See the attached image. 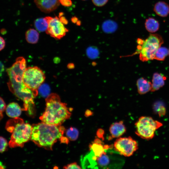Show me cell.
Instances as JSON below:
<instances>
[{
  "instance_id": "obj_1",
  "label": "cell",
  "mask_w": 169,
  "mask_h": 169,
  "mask_svg": "<svg viewBox=\"0 0 169 169\" xmlns=\"http://www.w3.org/2000/svg\"><path fill=\"white\" fill-rule=\"evenodd\" d=\"M26 61L22 57L18 58L12 66L7 69L9 78L8 83L9 90L23 102V110L28 111L30 115L34 114V99L38 93L27 87L23 79V73L26 68Z\"/></svg>"
},
{
  "instance_id": "obj_2",
  "label": "cell",
  "mask_w": 169,
  "mask_h": 169,
  "mask_svg": "<svg viewBox=\"0 0 169 169\" xmlns=\"http://www.w3.org/2000/svg\"><path fill=\"white\" fill-rule=\"evenodd\" d=\"M31 139L39 147L52 150L54 144L63 136L65 129L61 125L48 124L42 122L32 125Z\"/></svg>"
},
{
  "instance_id": "obj_3",
  "label": "cell",
  "mask_w": 169,
  "mask_h": 169,
  "mask_svg": "<svg viewBox=\"0 0 169 169\" xmlns=\"http://www.w3.org/2000/svg\"><path fill=\"white\" fill-rule=\"evenodd\" d=\"M46 108L40 117L42 122L51 125H61L70 117L71 113L67 104L61 101L57 94H50L46 99Z\"/></svg>"
},
{
  "instance_id": "obj_4",
  "label": "cell",
  "mask_w": 169,
  "mask_h": 169,
  "mask_svg": "<svg viewBox=\"0 0 169 169\" xmlns=\"http://www.w3.org/2000/svg\"><path fill=\"white\" fill-rule=\"evenodd\" d=\"M6 127L8 131L12 133L8 143L10 147H23L31 139L32 126L24 123L22 119L18 117L9 120Z\"/></svg>"
},
{
  "instance_id": "obj_5",
  "label": "cell",
  "mask_w": 169,
  "mask_h": 169,
  "mask_svg": "<svg viewBox=\"0 0 169 169\" xmlns=\"http://www.w3.org/2000/svg\"><path fill=\"white\" fill-rule=\"evenodd\" d=\"M136 54H139L140 59L146 61L154 59L157 49L163 43L161 37L156 34H151L145 40L138 38Z\"/></svg>"
},
{
  "instance_id": "obj_6",
  "label": "cell",
  "mask_w": 169,
  "mask_h": 169,
  "mask_svg": "<svg viewBox=\"0 0 169 169\" xmlns=\"http://www.w3.org/2000/svg\"><path fill=\"white\" fill-rule=\"evenodd\" d=\"M162 124L149 116H142L135 123L136 134L141 138L149 140L154 136L155 131Z\"/></svg>"
},
{
  "instance_id": "obj_7",
  "label": "cell",
  "mask_w": 169,
  "mask_h": 169,
  "mask_svg": "<svg viewBox=\"0 0 169 169\" xmlns=\"http://www.w3.org/2000/svg\"><path fill=\"white\" fill-rule=\"evenodd\" d=\"M45 76L43 71L37 66L26 68L23 75L25 85L33 91L38 93V89L44 81Z\"/></svg>"
},
{
  "instance_id": "obj_8",
  "label": "cell",
  "mask_w": 169,
  "mask_h": 169,
  "mask_svg": "<svg viewBox=\"0 0 169 169\" xmlns=\"http://www.w3.org/2000/svg\"><path fill=\"white\" fill-rule=\"evenodd\" d=\"M114 149L120 155L125 156H130L138 149V144L132 137H120L115 141Z\"/></svg>"
},
{
  "instance_id": "obj_9",
  "label": "cell",
  "mask_w": 169,
  "mask_h": 169,
  "mask_svg": "<svg viewBox=\"0 0 169 169\" xmlns=\"http://www.w3.org/2000/svg\"><path fill=\"white\" fill-rule=\"evenodd\" d=\"M48 24L46 33L57 39H59L64 36L69 30L60 21L57 16L53 18L50 16L45 17Z\"/></svg>"
},
{
  "instance_id": "obj_10",
  "label": "cell",
  "mask_w": 169,
  "mask_h": 169,
  "mask_svg": "<svg viewBox=\"0 0 169 169\" xmlns=\"http://www.w3.org/2000/svg\"><path fill=\"white\" fill-rule=\"evenodd\" d=\"M34 2L41 11L47 13L55 10L60 4L59 0H34Z\"/></svg>"
},
{
  "instance_id": "obj_11",
  "label": "cell",
  "mask_w": 169,
  "mask_h": 169,
  "mask_svg": "<svg viewBox=\"0 0 169 169\" xmlns=\"http://www.w3.org/2000/svg\"><path fill=\"white\" fill-rule=\"evenodd\" d=\"M126 131V129L123 121L115 122L112 124L109 128L111 136L110 139L118 138L124 134Z\"/></svg>"
},
{
  "instance_id": "obj_12",
  "label": "cell",
  "mask_w": 169,
  "mask_h": 169,
  "mask_svg": "<svg viewBox=\"0 0 169 169\" xmlns=\"http://www.w3.org/2000/svg\"><path fill=\"white\" fill-rule=\"evenodd\" d=\"M89 148L91 150L90 153L95 156H99L105 151L104 145L100 138H96L93 142L90 145Z\"/></svg>"
},
{
  "instance_id": "obj_13",
  "label": "cell",
  "mask_w": 169,
  "mask_h": 169,
  "mask_svg": "<svg viewBox=\"0 0 169 169\" xmlns=\"http://www.w3.org/2000/svg\"><path fill=\"white\" fill-rule=\"evenodd\" d=\"M136 85L138 93L142 95L151 90L152 83L146 79L141 77L137 80Z\"/></svg>"
},
{
  "instance_id": "obj_14",
  "label": "cell",
  "mask_w": 169,
  "mask_h": 169,
  "mask_svg": "<svg viewBox=\"0 0 169 169\" xmlns=\"http://www.w3.org/2000/svg\"><path fill=\"white\" fill-rule=\"evenodd\" d=\"M6 109L7 115L9 117L13 118L19 116L23 110L18 103L13 102L9 103Z\"/></svg>"
},
{
  "instance_id": "obj_15",
  "label": "cell",
  "mask_w": 169,
  "mask_h": 169,
  "mask_svg": "<svg viewBox=\"0 0 169 169\" xmlns=\"http://www.w3.org/2000/svg\"><path fill=\"white\" fill-rule=\"evenodd\" d=\"M166 78L161 74L157 73L154 74L152 79L151 91H155L159 90L164 84Z\"/></svg>"
},
{
  "instance_id": "obj_16",
  "label": "cell",
  "mask_w": 169,
  "mask_h": 169,
  "mask_svg": "<svg viewBox=\"0 0 169 169\" xmlns=\"http://www.w3.org/2000/svg\"><path fill=\"white\" fill-rule=\"evenodd\" d=\"M154 10L158 16L161 17H166L169 14V6L164 2L159 1L155 5Z\"/></svg>"
},
{
  "instance_id": "obj_17",
  "label": "cell",
  "mask_w": 169,
  "mask_h": 169,
  "mask_svg": "<svg viewBox=\"0 0 169 169\" xmlns=\"http://www.w3.org/2000/svg\"><path fill=\"white\" fill-rule=\"evenodd\" d=\"M39 38L38 33L35 29L30 28L25 33L27 41L29 43L35 44L37 43Z\"/></svg>"
},
{
  "instance_id": "obj_18",
  "label": "cell",
  "mask_w": 169,
  "mask_h": 169,
  "mask_svg": "<svg viewBox=\"0 0 169 169\" xmlns=\"http://www.w3.org/2000/svg\"><path fill=\"white\" fill-rule=\"evenodd\" d=\"M145 26L148 31L153 33L158 30L159 24L158 21L154 18H149L146 20Z\"/></svg>"
},
{
  "instance_id": "obj_19",
  "label": "cell",
  "mask_w": 169,
  "mask_h": 169,
  "mask_svg": "<svg viewBox=\"0 0 169 169\" xmlns=\"http://www.w3.org/2000/svg\"><path fill=\"white\" fill-rule=\"evenodd\" d=\"M117 28V25L116 23L110 20L105 21L102 25L103 31L107 33L114 32L116 30Z\"/></svg>"
},
{
  "instance_id": "obj_20",
  "label": "cell",
  "mask_w": 169,
  "mask_h": 169,
  "mask_svg": "<svg viewBox=\"0 0 169 169\" xmlns=\"http://www.w3.org/2000/svg\"><path fill=\"white\" fill-rule=\"evenodd\" d=\"M34 23L36 29L40 32L46 31L48 25V22L45 17L36 19L34 21Z\"/></svg>"
},
{
  "instance_id": "obj_21",
  "label": "cell",
  "mask_w": 169,
  "mask_h": 169,
  "mask_svg": "<svg viewBox=\"0 0 169 169\" xmlns=\"http://www.w3.org/2000/svg\"><path fill=\"white\" fill-rule=\"evenodd\" d=\"M168 54V50L165 47H160L157 50L155 54L154 59L158 60H163Z\"/></svg>"
},
{
  "instance_id": "obj_22",
  "label": "cell",
  "mask_w": 169,
  "mask_h": 169,
  "mask_svg": "<svg viewBox=\"0 0 169 169\" xmlns=\"http://www.w3.org/2000/svg\"><path fill=\"white\" fill-rule=\"evenodd\" d=\"M67 137L71 141H75L78 138L79 131L74 127H71L67 130L66 133Z\"/></svg>"
},
{
  "instance_id": "obj_23",
  "label": "cell",
  "mask_w": 169,
  "mask_h": 169,
  "mask_svg": "<svg viewBox=\"0 0 169 169\" xmlns=\"http://www.w3.org/2000/svg\"><path fill=\"white\" fill-rule=\"evenodd\" d=\"M38 89L39 94L42 96L47 97L50 95V88L49 86L46 84H42Z\"/></svg>"
},
{
  "instance_id": "obj_24",
  "label": "cell",
  "mask_w": 169,
  "mask_h": 169,
  "mask_svg": "<svg viewBox=\"0 0 169 169\" xmlns=\"http://www.w3.org/2000/svg\"><path fill=\"white\" fill-rule=\"evenodd\" d=\"M8 146L7 140L4 138L0 136V153L5 151Z\"/></svg>"
},
{
  "instance_id": "obj_25",
  "label": "cell",
  "mask_w": 169,
  "mask_h": 169,
  "mask_svg": "<svg viewBox=\"0 0 169 169\" xmlns=\"http://www.w3.org/2000/svg\"><path fill=\"white\" fill-rule=\"evenodd\" d=\"M108 0H92V1L95 6L99 7H102L105 5L108 2Z\"/></svg>"
},
{
  "instance_id": "obj_26",
  "label": "cell",
  "mask_w": 169,
  "mask_h": 169,
  "mask_svg": "<svg viewBox=\"0 0 169 169\" xmlns=\"http://www.w3.org/2000/svg\"><path fill=\"white\" fill-rule=\"evenodd\" d=\"M64 168L66 169H81V168L77 165L76 162H73L69 164L64 166Z\"/></svg>"
},
{
  "instance_id": "obj_27",
  "label": "cell",
  "mask_w": 169,
  "mask_h": 169,
  "mask_svg": "<svg viewBox=\"0 0 169 169\" xmlns=\"http://www.w3.org/2000/svg\"><path fill=\"white\" fill-rule=\"evenodd\" d=\"M59 2L62 5L65 7H69L72 5L71 0H59Z\"/></svg>"
},
{
  "instance_id": "obj_28",
  "label": "cell",
  "mask_w": 169,
  "mask_h": 169,
  "mask_svg": "<svg viewBox=\"0 0 169 169\" xmlns=\"http://www.w3.org/2000/svg\"><path fill=\"white\" fill-rule=\"evenodd\" d=\"M6 104L3 99L0 97V112L3 113L6 109Z\"/></svg>"
},
{
  "instance_id": "obj_29",
  "label": "cell",
  "mask_w": 169,
  "mask_h": 169,
  "mask_svg": "<svg viewBox=\"0 0 169 169\" xmlns=\"http://www.w3.org/2000/svg\"><path fill=\"white\" fill-rule=\"evenodd\" d=\"M104 130L102 129H99L96 132V135L100 139L104 140Z\"/></svg>"
},
{
  "instance_id": "obj_30",
  "label": "cell",
  "mask_w": 169,
  "mask_h": 169,
  "mask_svg": "<svg viewBox=\"0 0 169 169\" xmlns=\"http://www.w3.org/2000/svg\"><path fill=\"white\" fill-rule=\"evenodd\" d=\"M63 13L62 12L59 13V19L64 24H67L68 23V21L64 16H63Z\"/></svg>"
},
{
  "instance_id": "obj_31",
  "label": "cell",
  "mask_w": 169,
  "mask_h": 169,
  "mask_svg": "<svg viewBox=\"0 0 169 169\" xmlns=\"http://www.w3.org/2000/svg\"><path fill=\"white\" fill-rule=\"evenodd\" d=\"M5 45V42L4 40L0 36V51L4 48Z\"/></svg>"
},
{
  "instance_id": "obj_32",
  "label": "cell",
  "mask_w": 169,
  "mask_h": 169,
  "mask_svg": "<svg viewBox=\"0 0 169 169\" xmlns=\"http://www.w3.org/2000/svg\"><path fill=\"white\" fill-rule=\"evenodd\" d=\"M93 114V112L89 110H87L85 113V116L86 117H89L92 115Z\"/></svg>"
},
{
  "instance_id": "obj_33",
  "label": "cell",
  "mask_w": 169,
  "mask_h": 169,
  "mask_svg": "<svg viewBox=\"0 0 169 169\" xmlns=\"http://www.w3.org/2000/svg\"><path fill=\"white\" fill-rule=\"evenodd\" d=\"M4 70V65L1 62H0V77L1 76Z\"/></svg>"
},
{
  "instance_id": "obj_34",
  "label": "cell",
  "mask_w": 169,
  "mask_h": 169,
  "mask_svg": "<svg viewBox=\"0 0 169 169\" xmlns=\"http://www.w3.org/2000/svg\"><path fill=\"white\" fill-rule=\"evenodd\" d=\"M71 20L72 22L74 23H76L78 21V19L77 18L75 17H73L71 18Z\"/></svg>"
},
{
  "instance_id": "obj_35",
  "label": "cell",
  "mask_w": 169,
  "mask_h": 169,
  "mask_svg": "<svg viewBox=\"0 0 169 169\" xmlns=\"http://www.w3.org/2000/svg\"><path fill=\"white\" fill-rule=\"evenodd\" d=\"M5 166L3 165L2 163L0 161V169H4Z\"/></svg>"
},
{
  "instance_id": "obj_36",
  "label": "cell",
  "mask_w": 169,
  "mask_h": 169,
  "mask_svg": "<svg viewBox=\"0 0 169 169\" xmlns=\"http://www.w3.org/2000/svg\"><path fill=\"white\" fill-rule=\"evenodd\" d=\"M3 113L0 112V120L3 118Z\"/></svg>"
},
{
  "instance_id": "obj_37",
  "label": "cell",
  "mask_w": 169,
  "mask_h": 169,
  "mask_svg": "<svg viewBox=\"0 0 169 169\" xmlns=\"http://www.w3.org/2000/svg\"><path fill=\"white\" fill-rule=\"evenodd\" d=\"M168 54H169V50H168Z\"/></svg>"
},
{
  "instance_id": "obj_38",
  "label": "cell",
  "mask_w": 169,
  "mask_h": 169,
  "mask_svg": "<svg viewBox=\"0 0 169 169\" xmlns=\"http://www.w3.org/2000/svg\"><path fill=\"white\" fill-rule=\"evenodd\" d=\"M82 0L85 1V0Z\"/></svg>"
}]
</instances>
